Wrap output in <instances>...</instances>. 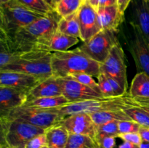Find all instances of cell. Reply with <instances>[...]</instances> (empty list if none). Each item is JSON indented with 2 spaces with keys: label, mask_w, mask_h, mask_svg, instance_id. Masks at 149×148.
<instances>
[{
  "label": "cell",
  "mask_w": 149,
  "mask_h": 148,
  "mask_svg": "<svg viewBox=\"0 0 149 148\" xmlns=\"http://www.w3.org/2000/svg\"><path fill=\"white\" fill-rule=\"evenodd\" d=\"M62 18L55 10H51L41 18L20 29L12 39H8L12 48L16 52L33 50L41 39L58 30V25Z\"/></svg>",
  "instance_id": "6da1fadb"
},
{
  "label": "cell",
  "mask_w": 149,
  "mask_h": 148,
  "mask_svg": "<svg viewBox=\"0 0 149 148\" xmlns=\"http://www.w3.org/2000/svg\"><path fill=\"white\" fill-rule=\"evenodd\" d=\"M52 67V75L57 78H65L77 73L97 77L100 73V63L87 56L79 48L53 52Z\"/></svg>",
  "instance_id": "7a4b0ae2"
},
{
  "label": "cell",
  "mask_w": 149,
  "mask_h": 148,
  "mask_svg": "<svg viewBox=\"0 0 149 148\" xmlns=\"http://www.w3.org/2000/svg\"><path fill=\"white\" fill-rule=\"evenodd\" d=\"M44 15L32 11L17 0L0 4V33L12 39L20 29Z\"/></svg>",
  "instance_id": "3957f363"
},
{
  "label": "cell",
  "mask_w": 149,
  "mask_h": 148,
  "mask_svg": "<svg viewBox=\"0 0 149 148\" xmlns=\"http://www.w3.org/2000/svg\"><path fill=\"white\" fill-rule=\"evenodd\" d=\"M52 52L43 50L24 52L17 59L0 68V71H15L45 80L52 75Z\"/></svg>",
  "instance_id": "277c9868"
},
{
  "label": "cell",
  "mask_w": 149,
  "mask_h": 148,
  "mask_svg": "<svg viewBox=\"0 0 149 148\" xmlns=\"http://www.w3.org/2000/svg\"><path fill=\"white\" fill-rule=\"evenodd\" d=\"M132 97L129 93L123 96L109 98L88 100L84 101L71 102L55 110L63 118L77 113H91L111 110H123L132 106Z\"/></svg>",
  "instance_id": "5b68a950"
},
{
  "label": "cell",
  "mask_w": 149,
  "mask_h": 148,
  "mask_svg": "<svg viewBox=\"0 0 149 148\" xmlns=\"http://www.w3.org/2000/svg\"><path fill=\"white\" fill-rule=\"evenodd\" d=\"M1 145L10 148H25L31 139L45 133V129L29 123L0 117Z\"/></svg>",
  "instance_id": "8992f818"
},
{
  "label": "cell",
  "mask_w": 149,
  "mask_h": 148,
  "mask_svg": "<svg viewBox=\"0 0 149 148\" xmlns=\"http://www.w3.org/2000/svg\"><path fill=\"white\" fill-rule=\"evenodd\" d=\"M4 116L11 120L26 122L45 130L59 124L64 118L55 108L42 109L24 105L13 109Z\"/></svg>",
  "instance_id": "52a82bcc"
},
{
  "label": "cell",
  "mask_w": 149,
  "mask_h": 148,
  "mask_svg": "<svg viewBox=\"0 0 149 148\" xmlns=\"http://www.w3.org/2000/svg\"><path fill=\"white\" fill-rule=\"evenodd\" d=\"M117 30H102L84 41L79 49L99 63H103L115 45L119 44Z\"/></svg>",
  "instance_id": "ba28073f"
},
{
  "label": "cell",
  "mask_w": 149,
  "mask_h": 148,
  "mask_svg": "<svg viewBox=\"0 0 149 148\" xmlns=\"http://www.w3.org/2000/svg\"><path fill=\"white\" fill-rule=\"evenodd\" d=\"M100 72L117 81L125 91L127 92V65L125 55L120 44L111 49L106 60L100 64Z\"/></svg>",
  "instance_id": "9c48e42d"
},
{
  "label": "cell",
  "mask_w": 149,
  "mask_h": 148,
  "mask_svg": "<svg viewBox=\"0 0 149 148\" xmlns=\"http://www.w3.org/2000/svg\"><path fill=\"white\" fill-rule=\"evenodd\" d=\"M132 34L129 41L130 52L137 68V73L143 72L149 75V43L142 32L130 23Z\"/></svg>",
  "instance_id": "30bf717a"
},
{
  "label": "cell",
  "mask_w": 149,
  "mask_h": 148,
  "mask_svg": "<svg viewBox=\"0 0 149 148\" xmlns=\"http://www.w3.org/2000/svg\"><path fill=\"white\" fill-rule=\"evenodd\" d=\"M78 18L80 28V39L87 41L103 30L97 9L87 1L82 4L79 11Z\"/></svg>",
  "instance_id": "8fae6325"
},
{
  "label": "cell",
  "mask_w": 149,
  "mask_h": 148,
  "mask_svg": "<svg viewBox=\"0 0 149 148\" xmlns=\"http://www.w3.org/2000/svg\"><path fill=\"white\" fill-rule=\"evenodd\" d=\"M60 78L62 84L63 95L70 103L104 98L102 94H99L93 89L84 85L70 77Z\"/></svg>",
  "instance_id": "7c38bea8"
},
{
  "label": "cell",
  "mask_w": 149,
  "mask_h": 148,
  "mask_svg": "<svg viewBox=\"0 0 149 148\" xmlns=\"http://www.w3.org/2000/svg\"><path fill=\"white\" fill-rule=\"evenodd\" d=\"M63 126L69 133L87 135L95 139L96 125L90 114L77 113L64 118L59 123Z\"/></svg>",
  "instance_id": "4fadbf2b"
},
{
  "label": "cell",
  "mask_w": 149,
  "mask_h": 148,
  "mask_svg": "<svg viewBox=\"0 0 149 148\" xmlns=\"http://www.w3.org/2000/svg\"><path fill=\"white\" fill-rule=\"evenodd\" d=\"M79 38L68 36L58 30L41 39L36 43L34 49L54 52L67 51L79 42Z\"/></svg>",
  "instance_id": "5bb4252c"
},
{
  "label": "cell",
  "mask_w": 149,
  "mask_h": 148,
  "mask_svg": "<svg viewBox=\"0 0 149 148\" xmlns=\"http://www.w3.org/2000/svg\"><path fill=\"white\" fill-rule=\"evenodd\" d=\"M40 81L42 80L30 74L15 71H0V86L12 87L28 94Z\"/></svg>",
  "instance_id": "9a60e30c"
},
{
  "label": "cell",
  "mask_w": 149,
  "mask_h": 148,
  "mask_svg": "<svg viewBox=\"0 0 149 148\" xmlns=\"http://www.w3.org/2000/svg\"><path fill=\"white\" fill-rule=\"evenodd\" d=\"M27 97V92L0 86V117L7 115L12 110L23 105Z\"/></svg>",
  "instance_id": "2e32d148"
},
{
  "label": "cell",
  "mask_w": 149,
  "mask_h": 148,
  "mask_svg": "<svg viewBox=\"0 0 149 148\" xmlns=\"http://www.w3.org/2000/svg\"><path fill=\"white\" fill-rule=\"evenodd\" d=\"M61 95H63V87L61 78L52 75L49 78L42 80L33 87L28 94L27 100Z\"/></svg>",
  "instance_id": "e0dca14e"
},
{
  "label": "cell",
  "mask_w": 149,
  "mask_h": 148,
  "mask_svg": "<svg viewBox=\"0 0 149 148\" xmlns=\"http://www.w3.org/2000/svg\"><path fill=\"white\" fill-rule=\"evenodd\" d=\"M133 20L149 43V0H132Z\"/></svg>",
  "instance_id": "ac0fdd59"
},
{
  "label": "cell",
  "mask_w": 149,
  "mask_h": 148,
  "mask_svg": "<svg viewBox=\"0 0 149 148\" xmlns=\"http://www.w3.org/2000/svg\"><path fill=\"white\" fill-rule=\"evenodd\" d=\"M103 30H117L123 23L124 15L119 11L117 4L109 7H100L97 8Z\"/></svg>",
  "instance_id": "d6986e66"
},
{
  "label": "cell",
  "mask_w": 149,
  "mask_h": 148,
  "mask_svg": "<svg viewBox=\"0 0 149 148\" xmlns=\"http://www.w3.org/2000/svg\"><path fill=\"white\" fill-rule=\"evenodd\" d=\"M129 94L132 98L149 100V75L146 73H137L132 79Z\"/></svg>",
  "instance_id": "ffe728a7"
},
{
  "label": "cell",
  "mask_w": 149,
  "mask_h": 148,
  "mask_svg": "<svg viewBox=\"0 0 149 148\" xmlns=\"http://www.w3.org/2000/svg\"><path fill=\"white\" fill-rule=\"evenodd\" d=\"M45 135L49 148H65L69 133L63 126L57 124L46 129Z\"/></svg>",
  "instance_id": "44dd1931"
},
{
  "label": "cell",
  "mask_w": 149,
  "mask_h": 148,
  "mask_svg": "<svg viewBox=\"0 0 149 148\" xmlns=\"http://www.w3.org/2000/svg\"><path fill=\"white\" fill-rule=\"evenodd\" d=\"M96 126L113 121L131 120V118L123 110H111L97 112L90 114Z\"/></svg>",
  "instance_id": "7402d4cb"
},
{
  "label": "cell",
  "mask_w": 149,
  "mask_h": 148,
  "mask_svg": "<svg viewBox=\"0 0 149 148\" xmlns=\"http://www.w3.org/2000/svg\"><path fill=\"white\" fill-rule=\"evenodd\" d=\"M69 101L63 95L52 97H42L27 100L23 105L42 109H53L68 104Z\"/></svg>",
  "instance_id": "603a6c76"
},
{
  "label": "cell",
  "mask_w": 149,
  "mask_h": 148,
  "mask_svg": "<svg viewBox=\"0 0 149 148\" xmlns=\"http://www.w3.org/2000/svg\"><path fill=\"white\" fill-rule=\"evenodd\" d=\"M58 30L64 34L80 39V28L78 13L75 12L66 17H62L58 23Z\"/></svg>",
  "instance_id": "cb8c5ba5"
},
{
  "label": "cell",
  "mask_w": 149,
  "mask_h": 148,
  "mask_svg": "<svg viewBox=\"0 0 149 148\" xmlns=\"http://www.w3.org/2000/svg\"><path fill=\"white\" fill-rule=\"evenodd\" d=\"M23 52L15 51L12 48L8 39L0 33V68L15 60Z\"/></svg>",
  "instance_id": "d4e9b609"
},
{
  "label": "cell",
  "mask_w": 149,
  "mask_h": 148,
  "mask_svg": "<svg viewBox=\"0 0 149 148\" xmlns=\"http://www.w3.org/2000/svg\"><path fill=\"white\" fill-rule=\"evenodd\" d=\"M65 148H99L94 139L87 135L69 133Z\"/></svg>",
  "instance_id": "484cf974"
},
{
  "label": "cell",
  "mask_w": 149,
  "mask_h": 148,
  "mask_svg": "<svg viewBox=\"0 0 149 148\" xmlns=\"http://www.w3.org/2000/svg\"><path fill=\"white\" fill-rule=\"evenodd\" d=\"M131 120L136 122L142 127L149 128V113L139 106H130L123 109Z\"/></svg>",
  "instance_id": "4316f807"
},
{
  "label": "cell",
  "mask_w": 149,
  "mask_h": 148,
  "mask_svg": "<svg viewBox=\"0 0 149 148\" xmlns=\"http://www.w3.org/2000/svg\"><path fill=\"white\" fill-rule=\"evenodd\" d=\"M85 0H61L57 6L56 10L62 17L77 12Z\"/></svg>",
  "instance_id": "83f0119b"
},
{
  "label": "cell",
  "mask_w": 149,
  "mask_h": 148,
  "mask_svg": "<svg viewBox=\"0 0 149 148\" xmlns=\"http://www.w3.org/2000/svg\"><path fill=\"white\" fill-rule=\"evenodd\" d=\"M119 122H109V123L96 126V133L95 141L101 139V138L106 137V136L118 137L119 134V125H118Z\"/></svg>",
  "instance_id": "f1b7e54d"
},
{
  "label": "cell",
  "mask_w": 149,
  "mask_h": 148,
  "mask_svg": "<svg viewBox=\"0 0 149 148\" xmlns=\"http://www.w3.org/2000/svg\"><path fill=\"white\" fill-rule=\"evenodd\" d=\"M31 10L42 15H46L53 9L44 0H17Z\"/></svg>",
  "instance_id": "f546056e"
},
{
  "label": "cell",
  "mask_w": 149,
  "mask_h": 148,
  "mask_svg": "<svg viewBox=\"0 0 149 148\" xmlns=\"http://www.w3.org/2000/svg\"><path fill=\"white\" fill-rule=\"evenodd\" d=\"M68 77L73 78L74 80L81 83V84H84V85L90 86V88L93 89L95 91L98 92L99 94H102L98 84L96 83V81L93 79V76H92L91 75H89V74L86 73H77L68 75ZM102 95H103V94H102Z\"/></svg>",
  "instance_id": "4dcf8cb0"
},
{
  "label": "cell",
  "mask_w": 149,
  "mask_h": 148,
  "mask_svg": "<svg viewBox=\"0 0 149 148\" xmlns=\"http://www.w3.org/2000/svg\"><path fill=\"white\" fill-rule=\"evenodd\" d=\"M97 81H98L97 84H98L100 91H101L103 97L104 98H109V97H116L113 88H112L111 85L109 83L106 75L102 73H100V74L97 75Z\"/></svg>",
  "instance_id": "1f68e13d"
},
{
  "label": "cell",
  "mask_w": 149,
  "mask_h": 148,
  "mask_svg": "<svg viewBox=\"0 0 149 148\" xmlns=\"http://www.w3.org/2000/svg\"><path fill=\"white\" fill-rule=\"evenodd\" d=\"M119 134L128 133H138L141 126L133 120H123L118 123Z\"/></svg>",
  "instance_id": "d6a6232c"
},
{
  "label": "cell",
  "mask_w": 149,
  "mask_h": 148,
  "mask_svg": "<svg viewBox=\"0 0 149 148\" xmlns=\"http://www.w3.org/2000/svg\"><path fill=\"white\" fill-rule=\"evenodd\" d=\"M47 145V138L45 133L35 136L26 144L25 148H42Z\"/></svg>",
  "instance_id": "836d02e7"
},
{
  "label": "cell",
  "mask_w": 149,
  "mask_h": 148,
  "mask_svg": "<svg viewBox=\"0 0 149 148\" xmlns=\"http://www.w3.org/2000/svg\"><path fill=\"white\" fill-rule=\"evenodd\" d=\"M118 137L125 142H130L134 145H140L143 142L142 138L139 133H122V134H119Z\"/></svg>",
  "instance_id": "e575fe53"
},
{
  "label": "cell",
  "mask_w": 149,
  "mask_h": 148,
  "mask_svg": "<svg viewBox=\"0 0 149 148\" xmlns=\"http://www.w3.org/2000/svg\"><path fill=\"white\" fill-rule=\"evenodd\" d=\"M115 136H106L96 140V143L99 148H114L116 146Z\"/></svg>",
  "instance_id": "d590c367"
},
{
  "label": "cell",
  "mask_w": 149,
  "mask_h": 148,
  "mask_svg": "<svg viewBox=\"0 0 149 148\" xmlns=\"http://www.w3.org/2000/svg\"><path fill=\"white\" fill-rule=\"evenodd\" d=\"M132 102L133 105L143 107L146 111H147L149 113V100L132 98Z\"/></svg>",
  "instance_id": "8d00e7d4"
},
{
  "label": "cell",
  "mask_w": 149,
  "mask_h": 148,
  "mask_svg": "<svg viewBox=\"0 0 149 148\" xmlns=\"http://www.w3.org/2000/svg\"><path fill=\"white\" fill-rule=\"evenodd\" d=\"M132 0H117V5L119 7V11L125 15V12L126 11L127 8L130 4L131 3Z\"/></svg>",
  "instance_id": "74e56055"
},
{
  "label": "cell",
  "mask_w": 149,
  "mask_h": 148,
  "mask_svg": "<svg viewBox=\"0 0 149 148\" xmlns=\"http://www.w3.org/2000/svg\"><path fill=\"white\" fill-rule=\"evenodd\" d=\"M138 133L141 135L143 141L149 142V128L142 127V126H141Z\"/></svg>",
  "instance_id": "f35d334b"
},
{
  "label": "cell",
  "mask_w": 149,
  "mask_h": 148,
  "mask_svg": "<svg viewBox=\"0 0 149 148\" xmlns=\"http://www.w3.org/2000/svg\"><path fill=\"white\" fill-rule=\"evenodd\" d=\"M117 4V0H98V7H109Z\"/></svg>",
  "instance_id": "ab89813d"
},
{
  "label": "cell",
  "mask_w": 149,
  "mask_h": 148,
  "mask_svg": "<svg viewBox=\"0 0 149 148\" xmlns=\"http://www.w3.org/2000/svg\"><path fill=\"white\" fill-rule=\"evenodd\" d=\"M134 147H135V145L133 144L124 141L123 143L119 145V148H134Z\"/></svg>",
  "instance_id": "60d3db41"
},
{
  "label": "cell",
  "mask_w": 149,
  "mask_h": 148,
  "mask_svg": "<svg viewBox=\"0 0 149 148\" xmlns=\"http://www.w3.org/2000/svg\"><path fill=\"white\" fill-rule=\"evenodd\" d=\"M134 148H149V142L143 141L140 145H135Z\"/></svg>",
  "instance_id": "b9f144b4"
},
{
  "label": "cell",
  "mask_w": 149,
  "mask_h": 148,
  "mask_svg": "<svg viewBox=\"0 0 149 148\" xmlns=\"http://www.w3.org/2000/svg\"><path fill=\"white\" fill-rule=\"evenodd\" d=\"M85 1L90 3L95 9H97L98 7V0H85Z\"/></svg>",
  "instance_id": "7bdbcfd3"
},
{
  "label": "cell",
  "mask_w": 149,
  "mask_h": 148,
  "mask_svg": "<svg viewBox=\"0 0 149 148\" xmlns=\"http://www.w3.org/2000/svg\"><path fill=\"white\" fill-rule=\"evenodd\" d=\"M61 0H52V9L53 10H55L57 7V6L58 5V4L60 3Z\"/></svg>",
  "instance_id": "ee69618b"
},
{
  "label": "cell",
  "mask_w": 149,
  "mask_h": 148,
  "mask_svg": "<svg viewBox=\"0 0 149 148\" xmlns=\"http://www.w3.org/2000/svg\"><path fill=\"white\" fill-rule=\"evenodd\" d=\"M46 3H47L49 6L52 8V0H44Z\"/></svg>",
  "instance_id": "f6af8a7d"
},
{
  "label": "cell",
  "mask_w": 149,
  "mask_h": 148,
  "mask_svg": "<svg viewBox=\"0 0 149 148\" xmlns=\"http://www.w3.org/2000/svg\"><path fill=\"white\" fill-rule=\"evenodd\" d=\"M10 0H0V4H4V3L8 2Z\"/></svg>",
  "instance_id": "bcb514c9"
},
{
  "label": "cell",
  "mask_w": 149,
  "mask_h": 148,
  "mask_svg": "<svg viewBox=\"0 0 149 148\" xmlns=\"http://www.w3.org/2000/svg\"><path fill=\"white\" fill-rule=\"evenodd\" d=\"M42 148H49V147H47V145H45V146H44L43 147H42Z\"/></svg>",
  "instance_id": "7dc6e473"
}]
</instances>
